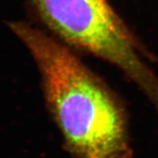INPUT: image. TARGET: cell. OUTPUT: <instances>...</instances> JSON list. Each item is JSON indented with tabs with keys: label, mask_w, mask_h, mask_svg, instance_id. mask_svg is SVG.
Masks as SVG:
<instances>
[{
	"label": "cell",
	"mask_w": 158,
	"mask_h": 158,
	"mask_svg": "<svg viewBox=\"0 0 158 158\" xmlns=\"http://www.w3.org/2000/svg\"><path fill=\"white\" fill-rule=\"evenodd\" d=\"M7 27L39 71L47 107L72 158H132L124 106L73 48L25 20Z\"/></svg>",
	"instance_id": "1"
},
{
	"label": "cell",
	"mask_w": 158,
	"mask_h": 158,
	"mask_svg": "<svg viewBox=\"0 0 158 158\" xmlns=\"http://www.w3.org/2000/svg\"><path fill=\"white\" fill-rule=\"evenodd\" d=\"M48 33L75 50L113 65L143 92L158 113L154 56L109 0H27Z\"/></svg>",
	"instance_id": "2"
}]
</instances>
